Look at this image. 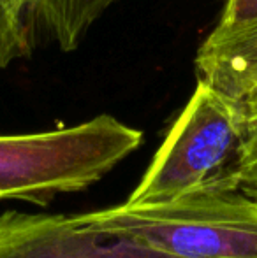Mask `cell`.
<instances>
[{"label":"cell","instance_id":"6da1fadb","mask_svg":"<svg viewBox=\"0 0 257 258\" xmlns=\"http://www.w3.org/2000/svg\"><path fill=\"white\" fill-rule=\"evenodd\" d=\"M76 220L169 258H257V201L241 190L195 191L146 206L124 202Z\"/></svg>","mask_w":257,"mask_h":258},{"label":"cell","instance_id":"7a4b0ae2","mask_svg":"<svg viewBox=\"0 0 257 258\" xmlns=\"http://www.w3.org/2000/svg\"><path fill=\"white\" fill-rule=\"evenodd\" d=\"M141 144V130L110 114L57 130L0 136V201L48 204L86 190Z\"/></svg>","mask_w":257,"mask_h":258},{"label":"cell","instance_id":"3957f363","mask_svg":"<svg viewBox=\"0 0 257 258\" xmlns=\"http://www.w3.org/2000/svg\"><path fill=\"white\" fill-rule=\"evenodd\" d=\"M241 146V105L197 81L125 204H161L195 191L240 190Z\"/></svg>","mask_w":257,"mask_h":258},{"label":"cell","instance_id":"277c9868","mask_svg":"<svg viewBox=\"0 0 257 258\" xmlns=\"http://www.w3.org/2000/svg\"><path fill=\"white\" fill-rule=\"evenodd\" d=\"M0 258H169L120 239L106 237L76 216L0 213Z\"/></svg>","mask_w":257,"mask_h":258},{"label":"cell","instance_id":"5b68a950","mask_svg":"<svg viewBox=\"0 0 257 258\" xmlns=\"http://www.w3.org/2000/svg\"><path fill=\"white\" fill-rule=\"evenodd\" d=\"M197 81L240 104L257 88V23L233 32H215L195 54Z\"/></svg>","mask_w":257,"mask_h":258},{"label":"cell","instance_id":"8992f818","mask_svg":"<svg viewBox=\"0 0 257 258\" xmlns=\"http://www.w3.org/2000/svg\"><path fill=\"white\" fill-rule=\"evenodd\" d=\"M115 0H35L30 13L34 48L57 46L62 51L76 49L92 25Z\"/></svg>","mask_w":257,"mask_h":258},{"label":"cell","instance_id":"52a82bcc","mask_svg":"<svg viewBox=\"0 0 257 258\" xmlns=\"http://www.w3.org/2000/svg\"><path fill=\"white\" fill-rule=\"evenodd\" d=\"M35 0H0V72L35 51L30 13Z\"/></svg>","mask_w":257,"mask_h":258},{"label":"cell","instance_id":"ba28073f","mask_svg":"<svg viewBox=\"0 0 257 258\" xmlns=\"http://www.w3.org/2000/svg\"><path fill=\"white\" fill-rule=\"evenodd\" d=\"M243 111L240 190L257 201V88L240 102Z\"/></svg>","mask_w":257,"mask_h":258},{"label":"cell","instance_id":"9c48e42d","mask_svg":"<svg viewBox=\"0 0 257 258\" xmlns=\"http://www.w3.org/2000/svg\"><path fill=\"white\" fill-rule=\"evenodd\" d=\"M257 23V0H224L215 32H233Z\"/></svg>","mask_w":257,"mask_h":258}]
</instances>
